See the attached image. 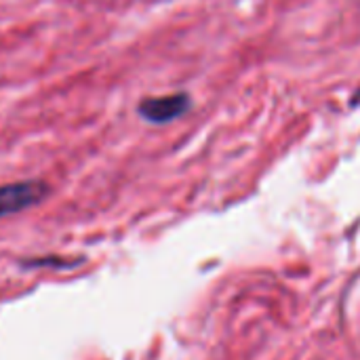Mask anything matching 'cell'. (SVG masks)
I'll return each mask as SVG.
<instances>
[{"instance_id": "obj_3", "label": "cell", "mask_w": 360, "mask_h": 360, "mask_svg": "<svg viewBox=\"0 0 360 360\" xmlns=\"http://www.w3.org/2000/svg\"><path fill=\"white\" fill-rule=\"evenodd\" d=\"M359 97H360V93H359V95H356V97H354V99H359Z\"/></svg>"}, {"instance_id": "obj_1", "label": "cell", "mask_w": 360, "mask_h": 360, "mask_svg": "<svg viewBox=\"0 0 360 360\" xmlns=\"http://www.w3.org/2000/svg\"><path fill=\"white\" fill-rule=\"evenodd\" d=\"M49 196V186L38 179L0 186V219L40 205Z\"/></svg>"}, {"instance_id": "obj_2", "label": "cell", "mask_w": 360, "mask_h": 360, "mask_svg": "<svg viewBox=\"0 0 360 360\" xmlns=\"http://www.w3.org/2000/svg\"><path fill=\"white\" fill-rule=\"evenodd\" d=\"M190 108H192V99L188 93H171V95L141 99V103L137 105V114L152 124H167L188 114Z\"/></svg>"}]
</instances>
